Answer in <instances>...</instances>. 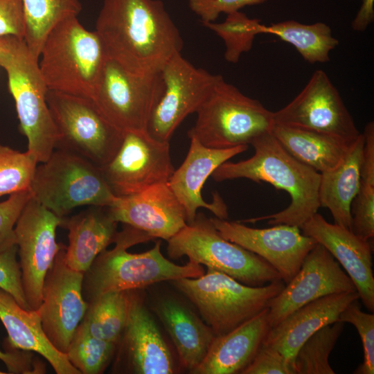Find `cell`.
I'll return each instance as SVG.
<instances>
[{
  "instance_id": "6da1fadb",
  "label": "cell",
  "mask_w": 374,
  "mask_h": 374,
  "mask_svg": "<svg viewBox=\"0 0 374 374\" xmlns=\"http://www.w3.org/2000/svg\"><path fill=\"white\" fill-rule=\"evenodd\" d=\"M95 31L108 57L138 75L160 73L183 48L179 29L161 0H103Z\"/></svg>"
},
{
  "instance_id": "7a4b0ae2",
  "label": "cell",
  "mask_w": 374,
  "mask_h": 374,
  "mask_svg": "<svg viewBox=\"0 0 374 374\" xmlns=\"http://www.w3.org/2000/svg\"><path fill=\"white\" fill-rule=\"evenodd\" d=\"M251 145L254 149L251 157L238 162L225 161L213 171L212 178L217 182L245 178L269 183L285 191L291 198L287 208L248 222L268 220L269 225L284 224L300 228L320 207L321 174L288 153L271 132L258 136Z\"/></svg>"
},
{
  "instance_id": "3957f363",
  "label": "cell",
  "mask_w": 374,
  "mask_h": 374,
  "mask_svg": "<svg viewBox=\"0 0 374 374\" xmlns=\"http://www.w3.org/2000/svg\"><path fill=\"white\" fill-rule=\"evenodd\" d=\"M152 240L145 232L125 224L116 235L114 247L99 253L84 273V300L88 303L107 292L141 290L156 283L198 278L204 274L199 264L188 261L185 265H179L166 258L161 251L160 240L147 251H127L133 245Z\"/></svg>"
},
{
  "instance_id": "277c9868",
  "label": "cell",
  "mask_w": 374,
  "mask_h": 374,
  "mask_svg": "<svg viewBox=\"0 0 374 374\" xmlns=\"http://www.w3.org/2000/svg\"><path fill=\"white\" fill-rule=\"evenodd\" d=\"M39 64L50 90L93 99L108 55L96 31H89L77 17L58 23L48 34Z\"/></svg>"
},
{
  "instance_id": "5b68a950",
  "label": "cell",
  "mask_w": 374,
  "mask_h": 374,
  "mask_svg": "<svg viewBox=\"0 0 374 374\" xmlns=\"http://www.w3.org/2000/svg\"><path fill=\"white\" fill-rule=\"evenodd\" d=\"M0 66L15 103L20 132L28 140L27 151L38 163L55 149L57 132L46 101L48 90L36 59L25 41L14 35L0 37Z\"/></svg>"
},
{
  "instance_id": "8992f818",
  "label": "cell",
  "mask_w": 374,
  "mask_h": 374,
  "mask_svg": "<svg viewBox=\"0 0 374 374\" xmlns=\"http://www.w3.org/2000/svg\"><path fill=\"white\" fill-rule=\"evenodd\" d=\"M206 268L198 278L172 282L194 304L215 336L229 332L268 308L285 286L282 280L249 286L223 272Z\"/></svg>"
},
{
  "instance_id": "52a82bcc",
  "label": "cell",
  "mask_w": 374,
  "mask_h": 374,
  "mask_svg": "<svg viewBox=\"0 0 374 374\" xmlns=\"http://www.w3.org/2000/svg\"><path fill=\"white\" fill-rule=\"evenodd\" d=\"M196 113V122L188 131V137L214 149L248 145L258 136L271 132L274 125L273 112L221 75Z\"/></svg>"
},
{
  "instance_id": "ba28073f",
  "label": "cell",
  "mask_w": 374,
  "mask_h": 374,
  "mask_svg": "<svg viewBox=\"0 0 374 374\" xmlns=\"http://www.w3.org/2000/svg\"><path fill=\"white\" fill-rule=\"evenodd\" d=\"M30 191L33 198L60 217L82 206L109 207L117 199L100 168L73 152L55 149L36 167Z\"/></svg>"
},
{
  "instance_id": "9c48e42d",
  "label": "cell",
  "mask_w": 374,
  "mask_h": 374,
  "mask_svg": "<svg viewBox=\"0 0 374 374\" xmlns=\"http://www.w3.org/2000/svg\"><path fill=\"white\" fill-rule=\"evenodd\" d=\"M167 242L172 259L186 256L189 261L223 272L249 286L282 280L264 259L223 238L211 219L202 213Z\"/></svg>"
},
{
  "instance_id": "30bf717a",
  "label": "cell",
  "mask_w": 374,
  "mask_h": 374,
  "mask_svg": "<svg viewBox=\"0 0 374 374\" xmlns=\"http://www.w3.org/2000/svg\"><path fill=\"white\" fill-rule=\"evenodd\" d=\"M46 101L57 132L55 149L73 152L99 168L113 159L124 132L103 115L93 99L48 89Z\"/></svg>"
},
{
  "instance_id": "8fae6325",
  "label": "cell",
  "mask_w": 374,
  "mask_h": 374,
  "mask_svg": "<svg viewBox=\"0 0 374 374\" xmlns=\"http://www.w3.org/2000/svg\"><path fill=\"white\" fill-rule=\"evenodd\" d=\"M163 90L161 72L150 75L132 74L108 57L93 100L118 130L146 131Z\"/></svg>"
},
{
  "instance_id": "7c38bea8",
  "label": "cell",
  "mask_w": 374,
  "mask_h": 374,
  "mask_svg": "<svg viewBox=\"0 0 374 374\" xmlns=\"http://www.w3.org/2000/svg\"><path fill=\"white\" fill-rule=\"evenodd\" d=\"M100 170L116 197L132 195L166 183L175 171L169 142L158 141L147 131L124 132L117 153Z\"/></svg>"
},
{
  "instance_id": "4fadbf2b",
  "label": "cell",
  "mask_w": 374,
  "mask_h": 374,
  "mask_svg": "<svg viewBox=\"0 0 374 374\" xmlns=\"http://www.w3.org/2000/svg\"><path fill=\"white\" fill-rule=\"evenodd\" d=\"M62 220L32 196L15 224L23 290L30 310L40 306L46 275L63 246L55 240Z\"/></svg>"
},
{
  "instance_id": "5bb4252c",
  "label": "cell",
  "mask_w": 374,
  "mask_h": 374,
  "mask_svg": "<svg viewBox=\"0 0 374 374\" xmlns=\"http://www.w3.org/2000/svg\"><path fill=\"white\" fill-rule=\"evenodd\" d=\"M161 74L163 93L152 114L146 131L158 141L169 142L186 117L197 112L220 75L195 67L181 53L174 55L165 64Z\"/></svg>"
},
{
  "instance_id": "9a60e30c",
  "label": "cell",
  "mask_w": 374,
  "mask_h": 374,
  "mask_svg": "<svg viewBox=\"0 0 374 374\" xmlns=\"http://www.w3.org/2000/svg\"><path fill=\"white\" fill-rule=\"evenodd\" d=\"M274 124L335 136L347 141L361 134L339 91L323 70L315 71L301 92L273 112Z\"/></svg>"
},
{
  "instance_id": "2e32d148",
  "label": "cell",
  "mask_w": 374,
  "mask_h": 374,
  "mask_svg": "<svg viewBox=\"0 0 374 374\" xmlns=\"http://www.w3.org/2000/svg\"><path fill=\"white\" fill-rule=\"evenodd\" d=\"M65 249L63 245L60 249L46 275L37 310L47 338L64 354L88 307L82 295L84 273L67 265Z\"/></svg>"
},
{
  "instance_id": "e0dca14e",
  "label": "cell",
  "mask_w": 374,
  "mask_h": 374,
  "mask_svg": "<svg viewBox=\"0 0 374 374\" xmlns=\"http://www.w3.org/2000/svg\"><path fill=\"white\" fill-rule=\"evenodd\" d=\"M114 371L134 374H172V353L139 290H130L127 322L115 352Z\"/></svg>"
},
{
  "instance_id": "ac0fdd59",
  "label": "cell",
  "mask_w": 374,
  "mask_h": 374,
  "mask_svg": "<svg viewBox=\"0 0 374 374\" xmlns=\"http://www.w3.org/2000/svg\"><path fill=\"white\" fill-rule=\"evenodd\" d=\"M210 219L223 238L270 264L285 285L299 271L305 257L317 243L295 226L280 224L255 229L216 217Z\"/></svg>"
},
{
  "instance_id": "d6986e66",
  "label": "cell",
  "mask_w": 374,
  "mask_h": 374,
  "mask_svg": "<svg viewBox=\"0 0 374 374\" xmlns=\"http://www.w3.org/2000/svg\"><path fill=\"white\" fill-rule=\"evenodd\" d=\"M357 292L339 263L321 244L317 243L305 257L300 269L269 305L271 328L290 313L321 297Z\"/></svg>"
},
{
  "instance_id": "ffe728a7",
  "label": "cell",
  "mask_w": 374,
  "mask_h": 374,
  "mask_svg": "<svg viewBox=\"0 0 374 374\" xmlns=\"http://www.w3.org/2000/svg\"><path fill=\"white\" fill-rule=\"evenodd\" d=\"M300 229L303 234L323 245L344 267L364 305L373 312L374 277L370 242L346 228L327 222L318 213L307 220Z\"/></svg>"
},
{
  "instance_id": "44dd1931",
  "label": "cell",
  "mask_w": 374,
  "mask_h": 374,
  "mask_svg": "<svg viewBox=\"0 0 374 374\" xmlns=\"http://www.w3.org/2000/svg\"><path fill=\"white\" fill-rule=\"evenodd\" d=\"M107 208L116 222L141 230L152 239L168 240L187 224L185 211L168 182L117 197Z\"/></svg>"
},
{
  "instance_id": "7402d4cb",
  "label": "cell",
  "mask_w": 374,
  "mask_h": 374,
  "mask_svg": "<svg viewBox=\"0 0 374 374\" xmlns=\"http://www.w3.org/2000/svg\"><path fill=\"white\" fill-rule=\"evenodd\" d=\"M190 139L188 154L168 184L185 211L187 224L194 221L197 210L200 207L209 210L217 218L226 220L227 208L220 197L215 193L213 202H206L202 197V189L207 178L217 167L246 151L248 145L214 149L203 145L194 138Z\"/></svg>"
},
{
  "instance_id": "603a6c76",
  "label": "cell",
  "mask_w": 374,
  "mask_h": 374,
  "mask_svg": "<svg viewBox=\"0 0 374 374\" xmlns=\"http://www.w3.org/2000/svg\"><path fill=\"white\" fill-rule=\"evenodd\" d=\"M355 299H359L357 292L332 294L310 302L271 328L262 345L277 350L294 366L303 344L320 328L338 321L341 312Z\"/></svg>"
},
{
  "instance_id": "cb8c5ba5",
  "label": "cell",
  "mask_w": 374,
  "mask_h": 374,
  "mask_svg": "<svg viewBox=\"0 0 374 374\" xmlns=\"http://www.w3.org/2000/svg\"><path fill=\"white\" fill-rule=\"evenodd\" d=\"M269 307L229 332L215 336L193 374L240 373L251 363L271 329Z\"/></svg>"
},
{
  "instance_id": "d4e9b609",
  "label": "cell",
  "mask_w": 374,
  "mask_h": 374,
  "mask_svg": "<svg viewBox=\"0 0 374 374\" xmlns=\"http://www.w3.org/2000/svg\"><path fill=\"white\" fill-rule=\"evenodd\" d=\"M0 321L8 333L5 346L38 353L57 374H81L66 355L57 350L48 340L37 310L23 308L11 294L1 288Z\"/></svg>"
},
{
  "instance_id": "484cf974",
  "label": "cell",
  "mask_w": 374,
  "mask_h": 374,
  "mask_svg": "<svg viewBox=\"0 0 374 374\" xmlns=\"http://www.w3.org/2000/svg\"><path fill=\"white\" fill-rule=\"evenodd\" d=\"M117 224L107 207H89L70 217H62L60 226L69 231L64 257L72 269L84 273L107 247L114 242Z\"/></svg>"
},
{
  "instance_id": "4316f807",
  "label": "cell",
  "mask_w": 374,
  "mask_h": 374,
  "mask_svg": "<svg viewBox=\"0 0 374 374\" xmlns=\"http://www.w3.org/2000/svg\"><path fill=\"white\" fill-rule=\"evenodd\" d=\"M154 310L177 349L181 365L191 373L202 363L215 337L213 330L175 299H161Z\"/></svg>"
},
{
  "instance_id": "83f0119b",
  "label": "cell",
  "mask_w": 374,
  "mask_h": 374,
  "mask_svg": "<svg viewBox=\"0 0 374 374\" xmlns=\"http://www.w3.org/2000/svg\"><path fill=\"white\" fill-rule=\"evenodd\" d=\"M364 138L354 141L342 162L335 169L320 173L319 202L327 208L334 223L351 231V205L361 186V164Z\"/></svg>"
},
{
  "instance_id": "f1b7e54d",
  "label": "cell",
  "mask_w": 374,
  "mask_h": 374,
  "mask_svg": "<svg viewBox=\"0 0 374 374\" xmlns=\"http://www.w3.org/2000/svg\"><path fill=\"white\" fill-rule=\"evenodd\" d=\"M271 132L288 153L319 173L337 168L355 141L277 124Z\"/></svg>"
},
{
  "instance_id": "f546056e",
  "label": "cell",
  "mask_w": 374,
  "mask_h": 374,
  "mask_svg": "<svg viewBox=\"0 0 374 374\" xmlns=\"http://www.w3.org/2000/svg\"><path fill=\"white\" fill-rule=\"evenodd\" d=\"M263 34L277 36L292 45L310 64L326 63L330 53L339 45L330 27L323 22L304 24L294 20H286L269 26L264 24Z\"/></svg>"
},
{
  "instance_id": "4dcf8cb0",
  "label": "cell",
  "mask_w": 374,
  "mask_h": 374,
  "mask_svg": "<svg viewBox=\"0 0 374 374\" xmlns=\"http://www.w3.org/2000/svg\"><path fill=\"white\" fill-rule=\"evenodd\" d=\"M25 18L24 40L39 59L49 32L60 21L78 17L82 6L80 0H21Z\"/></svg>"
},
{
  "instance_id": "1f68e13d",
  "label": "cell",
  "mask_w": 374,
  "mask_h": 374,
  "mask_svg": "<svg viewBox=\"0 0 374 374\" xmlns=\"http://www.w3.org/2000/svg\"><path fill=\"white\" fill-rule=\"evenodd\" d=\"M130 290L109 292L88 302L80 323L93 337L117 344L125 326Z\"/></svg>"
},
{
  "instance_id": "d6a6232c",
  "label": "cell",
  "mask_w": 374,
  "mask_h": 374,
  "mask_svg": "<svg viewBox=\"0 0 374 374\" xmlns=\"http://www.w3.org/2000/svg\"><path fill=\"white\" fill-rule=\"evenodd\" d=\"M344 323L336 321L312 335L300 347L294 359L295 374H335L329 355L344 330Z\"/></svg>"
},
{
  "instance_id": "836d02e7",
  "label": "cell",
  "mask_w": 374,
  "mask_h": 374,
  "mask_svg": "<svg viewBox=\"0 0 374 374\" xmlns=\"http://www.w3.org/2000/svg\"><path fill=\"white\" fill-rule=\"evenodd\" d=\"M117 344L96 338L80 323L66 355L81 374L103 373L114 357Z\"/></svg>"
},
{
  "instance_id": "e575fe53",
  "label": "cell",
  "mask_w": 374,
  "mask_h": 374,
  "mask_svg": "<svg viewBox=\"0 0 374 374\" xmlns=\"http://www.w3.org/2000/svg\"><path fill=\"white\" fill-rule=\"evenodd\" d=\"M204 26L223 40L224 59L235 64L242 53L251 50L256 36L263 34L264 24L258 19L249 18L244 13L236 11L226 15L223 22H211Z\"/></svg>"
},
{
  "instance_id": "d590c367",
  "label": "cell",
  "mask_w": 374,
  "mask_h": 374,
  "mask_svg": "<svg viewBox=\"0 0 374 374\" xmlns=\"http://www.w3.org/2000/svg\"><path fill=\"white\" fill-rule=\"evenodd\" d=\"M37 164L28 151L21 152L0 145V197L30 190Z\"/></svg>"
},
{
  "instance_id": "8d00e7d4",
  "label": "cell",
  "mask_w": 374,
  "mask_h": 374,
  "mask_svg": "<svg viewBox=\"0 0 374 374\" xmlns=\"http://www.w3.org/2000/svg\"><path fill=\"white\" fill-rule=\"evenodd\" d=\"M359 299L350 302L341 312L338 321L350 323L357 329L364 350L363 362L354 371L355 374L374 373V314L361 310Z\"/></svg>"
},
{
  "instance_id": "74e56055",
  "label": "cell",
  "mask_w": 374,
  "mask_h": 374,
  "mask_svg": "<svg viewBox=\"0 0 374 374\" xmlns=\"http://www.w3.org/2000/svg\"><path fill=\"white\" fill-rule=\"evenodd\" d=\"M351 231L370 241L374 237V186L361 181L359 190L351 205Z\"/></svg>"
},
{
  "instance_id": "f35d334b",
  "label": "cell",
  "mask_w": 374,
  "mask_h": 374,
  "mask_svg": "<svg viewBox=\"0 0 374 374\" xmlns=\"http://www.w3.org/2000/svg\"><path fill=\"white\" fill-rule=\"evenodd\" d=\"M31 197L30 190H24L12 193L0 202V252L16 244L15 226Z\"/></svg>"
},
{
  "instance_id": "ab89813d",
  "label": "cell",
  "mask_w": 374,
  "mask_h": 374,
  "mask_svg": "<svg viewBox=\"0 0 374 374\" xmlns=\"http://www.w3.org/2000/svg\"><path fill=\"white\" fill-rule=\"evenodd\" d=\"M17 253V244L0 252V288L11 294L21 307L30 310L23 290Z\"/></svg>"
},
{
  "instance_id": "60d3db41",
  "label": "cell",
  "mask_w": 374,
  "mask_h": 374,
  "mask_svg": "<svg viewBox=\"0 0 374 374\" xmlns=\"http://www.w3.org/2000/svg\"><path fill=\"white\" fill-rule=\"evenodd\" d=\"M190 9L202 24L215 22L221 13L230 14L245 6L264 3L268 0H187Z\"/></svg>"
},
{
  "instance_id": "b9f144b4",
  "label": "cell",
  "mask_w": 374,
  "mask_h": 374,
  "mask_svg": "<svg viewBox=\"0 0 374 374\" xmlns=\"http://www.w3.org/2000/svg\"><path fill=\"white\" fill-rule=\"evenodd\" d=\"M241 374H295L293 364L277 350L261 345Z\"/></svg>"
},
{
  "instance_id": "7bdbcfd3",
  "label": "cell",
  "mask_w": 374,
  "mask_h": 374,
  "mask_svg": "<svg viewBox=\"0 0 374 374\" xmlns=\"http://www.w3.org/2000/svg\"><path fill=\"white\" fill-rule=\"evenodd\" d=\"M5 350H0V360L5 364L8 373L30 374L44 373L42 362L34 357L33 352L5 346Z\"/></svg>"
},
{
  "instance_id": "ee69618b",
  "label": "cell",
  "mask_w": 374,
  "mask_h": 374,
  "mask_svg": "<svg viewBox=\"0 0 374 374\" xmlns=\"http://www.w3.org/2000/svg\"><path fill=\"white\" fill-rule=\"evenodd\" d=\"M25 18L21 0H0V37L14 35L24 39Z\"/></svg>"
},
{
  "instance_id": "f6af8a7d",
  "label": "cell",
  "mask_w": 374,
  "mask_h": 374,
  "mask_svg": "<svg viewBox=\"0 0 374 374\" xmlns=\"http://www.w3.org/2000/svg\"><path fill=\"white\" fill-rule=\"evenodd\" d=\"M364 138L361 164L362 181L374 186V123H366L362 133Z\"/></svg>"
},
{
  "instance_id": "bcb514c9",
  "label": "cell",
  "mask_w": 374,
  "mask_h": 374,
  "mask_svg": "<svg viewBox=\"0 0 374 374\" xmlns=\"http://www.w3.org/2000/svg\"><path fill=\"white\" fill-rule=\"evenodd\" d=\"M374 20V0H362V5L351 22L355 31L363 32Z\"/></svg>"
},
{
  "instance_id": "7dc6e473",
  "label": "cell",
  "mask_w": 374,
  "mask_h": 374,
  "mask_svg": "<svg viewBox=\"0 0 374 374\" xmlns=\"http://www.w3.org/2000/svg\"><path fill=\"white\" fill-rule=\"evenodd\" d=\"M5 373H7L3 372V371H0V374H5Z\"/></svg>"
}]
</instances>
